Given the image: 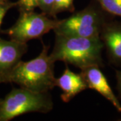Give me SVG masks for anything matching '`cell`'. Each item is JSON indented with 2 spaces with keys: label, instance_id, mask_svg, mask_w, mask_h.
Masks as SVG:
<instances>
[{
  "label": "cell",
  "instance_id": "cell-1",
  "mask_svg": "<svg viewBox=\"0 0 121 121\" xmlns=\"http://www.w3.org/2000/svg\"><path fill=\"white\" fill-rule=\"evenodd\" d=\"M43 49L39 55L28 61H19L0 79V83H14L20 87L36 92H49L56 86L54 64L48 55L49 45L41 40Z\"/></svg>",
  "mask_w": 121,
  "mask_h": 121
},
{
  "label": "cell",
  "instance_id": "cell-5",
  "mask_svg": "<svg viewBox=\"0 0 121 121\" xmlns=\"http://www.w3.org/2000/svg\"><path fill=\"white\" fill-rule=\"evenodd\" d=\"M58 23L59 20L51 18L42 12L22 11L16 23L4 33L12 40L27 43L30 40L40 39L51 30H54Z\"/></svg>",
  "mask_w": 121,
  "mask_h": 121
},
{
  "label": "cell",
  "instance_id": "cell-7",
  "mask_svg": "<svg viewBox=\"0 0 121 121\" xmlns=\"http://www.w3.org/2000/svg\"><path fill=\"white\" fill-rule=\"evenodd\" d=\"M28 45L16 40L0 39V79L10 71L27 52Z\"/></svg>",
  "mask_w": 121,
  "mask_h": 121
},
{
  "label": "cell",
  "instance_id": "cell-9",
  "mask_svg": "<svg viewBox=\"0 0 121 121\" xmlns=\"http://www.w3.org/2000/svg\"><path fill=\"white\" fill-rule=\"evenodd\" d=\"M56 86L62 90L60 98L68 103L83 91L88 89L86 82L81 73L71 71L66 64V68L59 78H56Z\"/></svg>",
  "mask_w": 121,
  "mask_h": 121
},
{
  "label": "cell",
  "instance_id": "cell-2",
  "mask_svg": "<svg viewBox=\"0 0 121 121\" xmlns=\"http://www.w3.org/2000/svg\"><path fill=\"white\" fill-rule=\"evenodd\" d=\"M104 45L100 37L87 38L55 35V44L50 56L53 61H63L84 69L90 66L102 67V52Z\"/></svg>",
  "mask_w": 121,
  "mask_h": 121
},
{
  "label": "cell",
  "instance_id": "cell-16",
  "mask_svg": "<svg viewBox=\"0 0 121 121\" xmlns=\"http://www.w3.org/2000/svg\"><path fill=\"white\" fill-rule=\"evenodd\" d=\"M8 2V0H0V4H4V3H7Z\"/></svg>",
  "mask_w": 121,
  "mask_h": 121
},
{
  "label": "cell",
  "instance_id": "cell-10",
  "mask_svg": "<svg viewBox=\"0 0 121 121\" xmlns=\"http://www.w3.org/2000/svg\"><path fill=\"white\" fill-rule=\"evenodd\" d=\"M108 13L121 17V0H96Z\"/></svg>",
  "mask_w": 121,
  "mask_h": 121
},
{
  "label": "cell",
  "instance_id": "cell-3",
  "mask_svg": "<svg viewBox=\"0 0 121 121\" xmlns=\"http://www.w3.org/2000/svg\"><path fill=\"white\" fill-rule=\"evenodd\" d=\"M54 104L49 92H36L23 87L13 88L0 99V121H9L20 115L32 112L47 114Z\"/></svg>",
  "mask_w": 121,
  "mask_h": 121
},
{
  "label": "cell",
  "instance_id": "cell-8",
  "mask_svg": "<svg viewBox=\"0 0 121 121\" xmlns=\"http://www.w3.org/2000/svg\"><path fill=\"white\" fill-rule=\"evenodd\" d=\"M99 37L110 60L121 65V22H105Z\"/></svg>",
  "mask_w": 121,
  "mask_h": 121
},
{
  "label": "cell",
  "instance_id": "cell-14",
  "mask_svg": "<svg viewBox=\"0 0 121 121\" xmlns=\"http://www.w3.org/2000/svg\"><path fill=\"white\" fill-rule=\"evenodd\" d=\"M16 5H17V3H11L9 1L4 4H0V28L3 19L5 17L6 13L8 12V11Z\"/></svg>",
  "mask_w": 121,
  "mask_h": 121
},
{
  "label": "cell",
  "instance_id": "cell-12",
  "mask_svg": "<svg viewBox=\"0 0 121 121\" xmlns=\"http://www.w3.org/2000/svg\"><path fill=\"white\" fill-rule=\"evenodd\" d=\"M20 11H35L39 8V0H19L17 2Z\"/></svg>",
  "mask_w": 121,
  "mask_h": 121
},
{
  "label": "cell",
  "instance_id": "cell-15",
  "mask_svg": "<svg viewBox=\"0 0 121 121\" xmlns=\"http://www.w3.org/2000/svg\"><path fill=\"white\" fill-rule=\"evenodd\" d=\"M116 78L117 81V89L121 96V71H116Z\"/></svg>",
  "mask_w": 121,
  "mask_h": 121
},
{
  "label": "cell",
  "instance_id": "cell-11",
  "mask_svg": "<svg viewBox=\"0 0 121 121\" xmlns=\"http://www.w3.org/2000/svg\"><path fill=\"white\" fill-rule=\"evenodd\" d=\"M73 0H55L52 11V17L56 18V15L60 12H74Z\"/></svg>",
  "mask_w": 121,
  "mask_h": 121
},
{
  "label": "cell",
  "instance_id": "cell-13",
  "mask_svg": "<svg viewBox=\"0 0 121 121\" xmlns=\"http://www.w3.org/2000/svg\"><path fill=\"white\" fill-rule=\"evenodd\" d=\"M55 0H39V8L41 12L52 17V11Z\"/></svg>",
  "mask_w": 121,
  "mask_h": 121
},
{
  "label": "cell",
  "instance_id": "cell-6",
  "mask_svg": "<svg viewBox=\"0 0 121 121\" xmlns=\"http://www.w3.org/2000/svg\"><path fill=\"white\" fill-rule=\"evenodd\" d=\"M81 73L86 82L88 89L98 92L109 101L119 112H121V104L114 93L102 71L98 66H90L81 69Z\"/></svg>",
  "mask_w": 121,
  "mask_h": 121
},
{
  "label": "cell",
  "instance_id": "cell-4",
  "mask_svg": "<svg viewBox=\"0 0 121 121\" xmlns=\"http://www.w3.org/2000/svg\"><path fill=\"white\" fill-rule=\"evenodd\" d=\"M105 22L102 12L90 5L67 18L59 20L53 31L55 35L96 38L99 37Z\"/></svg>",
  "mask_w": 121,
  "mask_h": 121
}]
</instances>
